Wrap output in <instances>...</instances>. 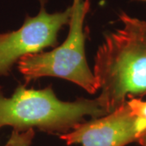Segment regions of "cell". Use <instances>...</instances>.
<instances>
[{"label": "cell", "mask_w": 146, "mask_h": 146, "mask_svg": "<svg viewBox=\"0 0 146 146\" xmlns=\"http://www.w3.org/2000/svg\"><path fill=\"white\" fill-rule=\"evenodd\" d=\"M123 27L105 36L94 66L97 98L110 114L127 100L146 96V21L122 11Z\"/></svg>", "instance_id": "cell-1"}, {"label": "cell", "mask_w": 146, "mask_h": 146, "mask_svg": "<svg viewBox=\"0 0 146 146\" xmlns=\"http://www.w3.org/2000/svg\"><path fill=\"white\" fill-rule=\"evenodd\" d=\"M106 115L97 98L63 102L51 86L33 89L20 85L10 98L4 97L0 88V128L11 126L17 131L37 128L60 136L84 122L85 116L98 119Z\"/></svg>", "instance_id": "cell-2"}, {"label": "cell", "mask_w": 146, "mask_h": 146, "mask_svg": "<svg viewBox=\"0 0 146 146\" xmlns=\"http://www.w3.org/2000/svg\"><path fill=\"white\" fill-rule=\"evenodd\" d=\"M68 37L62 45L49 52L29 54L18 61V69L26 83L41 77H58L80 86L91 94L98 89L94 72L85 56V16L89 0H73Z\"/></svg>", "instance_id": "cell-3"}, {"label": "cell", "mask_w": 146, "mask_h": 146, "mask_svg": "<svg viewBox=\"0 0 146 146\" xmlns=\"http://www.w3.org/2000/svg\"><path fill=\"white\" fill-rule=\"evenodd\" d=\"M40 2L39 13L34 17L27 16L21 29L0 33V76H7L12 66L21 58L56 46L60 29L69 25L71 6L64 11L49 14L45 0Z\"/></svg>", "instance_id": "cell-4"}, {"label": "cell", "mask_w": 146, "mask_h": 146, "mask_svg": "<svg viewBox=\"0 0 146 146\" xmlns=\"http://www.w3.org/2000/svg\"><path fill=\"white\" fill-rule=\"evenodd\" d=\"M141 134L137 118L126 102L115 111L103 117L84 121L59 137L68 145L125 146L137 141Z\"/></svg>", "instance_id": "cell-5"}, {"label": "cell", "mask_w": 146, "mask_h": 146, "mask_svg": "<svg viewBox=\"0 0 146 146\" xmlns=\"http://www.w3.org/2000/svg\"><path fill=\"white\" fill-rule=\"evenodd\" d=\"M132 113L137 118L138 125L141 133L146 130V102L140 98H131L127 101Z\"/></svg>", "instance_id": "cell-6"}, {"label": "cell", "mask_w": 146, "mask_h": 146, "mask_svg": "<svg viewBox=\"0 0 146 146\" xmlns=\"http://www.w3.org/2000/svg\"><path fill=\"white\" fill-rule=\"evenodd\" d=\"M35 135L34 129L17 131L13 130L5 146H30Z\"/></svg>", "instance_id": "cell-7"}, {"label": "cell", "mask_w": 146, "mask_h": 146, "mask_svg": "<svg viewBox=\"0 0 146 146\" xmlns=\"http://www.w3.org/2000/svg\"><path fill=\"white\" fill-rule=\"evenodd\" d=\"M137 142L141 146H146V130L141 133L137 139Z\"/></svg>", "instance_id": "cell-8"}, {"label": "cell", "mask_w": 146, "mask_h": 146, "mask_svg": "<svg viewBox=\"0 0 146 146\" xmlns=\"http://www.w3.org/2000/svg\"><path fill=\"white\" fill-rule=\"evenodd\" d=\"M132 1H140V2H145L146 3V0H132Z\"/></svg>", "instance_id": "cell-9"}]
</instances>
